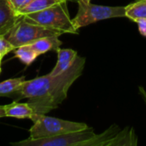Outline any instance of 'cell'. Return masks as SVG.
Returning <instances> with one entry per match:
<instances>
[{"label":"cell","mask_w":146,"mask_h":146,"mask_svg":"<svg viewBox=\"0 0 146 146\" xmlns=\"http://www.w3.org/2000/svg\"><path fill=\"white\" fill-rule=\"evenodd\" d=\"M85 63L86 58L77 56L73 65L59 75L48 74L25 80L20 90L21 99L28 98L35 114L46 115L66 99L70 86L82 74Z\"/></svg>","instance_id":"6da1fadb"},{"label":"cell","mask_w":146,"mask_h":146,"mask_svg":"<svg viewBox=\"0 0 146 146\" xmlns=\"http://www.w3.org/2000/svg\"><path fill=\"white\" fill-rule=\"evenodd\" d=\"M119 131L118 126L112 125L103 133L96 134L93 128L88 127L80 131L67 133L50 138L27 139L12 143L11 145L17 146H109L110 141Z\"/></svg>","instance_id":"7a4b0ae2"},{"label":"cell","mask_w":146,"mask_h":146,"mask_svg":"<svg viewBox=\"0 0 146 146\" xmlns=\"http://www.w3.org/2000/svg\"><path fill=\"white\" fill-rule=\"evenodd\" d=\"M67 2L63 0L43 10L25 15L22 18L30 23L57 30L62 33H78L70 18Z\"/></svg>","instance_id":"3957f363"},{"label":"cell","mask_w":146,"mask_h":146,"mask_svg":"<svg viewBox=\"0 0 146 146\" xmlns=\"http://www.w3.org/2000/svg\"><path fill=\"white\" fill-rule=\"evenodd\" d=\"M31 120L33 121V125L29 130L30 136L28 139H32L50 138L88 127L86 123L62 120L45 115L35 114Z\"/></svg>","instance_id":"277c9868"},{"label":"cell","mask_w":146,"mask_h":146,"mask_svg":"<svg viewBox=\"0 0 146 146\" xmlns=\"http://www.w3.org/2000/svg\"><path fill=\"white\" fill-rule=\"evenodd\" d=\"M78 12L75 17L72 19L74 26L77 30L98 21L115 17H126L125 7L104 6L91 3H85L80 0H78Z\"/></svg>","instance_id":"5b68a950"},{"label":"cell","mask_w":146,"mask_h":146,"mask_svg":"<svg viewBox=\"0 0 146 146\" xmlns=\"http://www.w3.org/2000/svg\"><path fill=\"white\" fill-rule=\"evenodd\" d=\"M62 32L50 29L40 25L30 23L22 16L11 30L5 35L15 48L24 44H31L34 41L47 36H61Z\"/></svg>","instance_id":"8992f818"},{"label":"cell","mask_w":146,"mask_h":146,"mask_svg":"<svg viewBox=\"0 0 146 146\" xmlns=\"http://www.w3.org/2000/svg\"><path fill=\"white\" fill-rule=\"evenodd\" d=\"M21 18L9 0H0V35H6Z\"/></svg>","instance_id":"52a82bcc"},{"label":"cell","mask_w":146,"mask_h":146,"mask_svg":"<svg viewBox=\"0 0 146 146\" xmlns=\"http://www.w3.org/2000/svg\"><path fill=\"white\" fill-rule=\"evenodd\" d=\"M57 52V62L54 68L50 71L49 74L52 76H56L63 72H65L67 69H68L73 63L74 62L78 54L77 51L72 50V49H60L58 48L56 50Z\"/></svg>","instance_id":"ba28073f"},{"label":"cell","mask_w":146,"mask_h":146,"mask_svg":"<svg viewBox=\"0 0 146 146\" xmlns=\"http://www.w3.org/2000/svg\"><path fill=\"white\" fill-rule=\"evenodd\" d=\"M5 116L14 117L17 119H32L35 115L33 108L28 103L13 102L9 104L4 105Z\"/></svg>","instance_id":"9c48e42d"},{"label":"cell","mask_w":146,"mask_h":146,"mask_svg":"<svg viewBox=\"0 0 146 146\" xmlns=\"http://www.w3.org/2000/svg\"><path fill=\"white\" fill-rule=\"evenodd\" d=\"M25 80V77L22 76L20 78H13L0 82V97H15L17 99H21L20 90Z\"/></svg>","instance_id":"30bf717a"},{"label":"cell","mask_w":146,"mask_h":146,"mask_svg":"<svg viewBox=\"0 0 146 146\" xmlns=\"http://www.w3.org/2000/svg\"><path fill=\"white\" fill-rule=\"evenodd\" d=\"M62 44V42L58 38V36H47L37 39L31 44L32 47L38 55L46 53L50 50H56Z\"/></svg>","instance_id":"8fae6325"},{"label":"cell","mask_w":146,"mask_h":146,"mask_svg":"<svg viewBox=\"0 0 146 146\" xmlns=\"http://www.w3.org/2000/svg\"><path fill=\"white\" fill-rule=\"evenodd\" d=\"M137 144V136L133 129L126 127L123 131H119L117 133V134L110 141L109 146H135Z\"/></svg>","instance_id":"7c38bea8"},{"label":"cell","mask_w":146,"mask_h":146,"mask_svg":"<svg viewBox=\"0 0 146 146\" xmlns=\"http://www.w3.org/2000/svg\"><path fill=\"white\" fill-rule=\"evenodd\" d=\"M126 17L133 21L139 19H146V0H137L125 7Z\"/></svg>","instance_id":"4fadbf2b"},{"label":"cell","mask_w":146,"mask_h":146,"mask_svg":"<svg viewBox=\"0 0 146 146\" xmlns=\"http://www.w3.org/2000/svg\"><path fill=\"white\" fill-rule=\"evenodd\" d=\"M62 1H63V0H33L27 5H26L24 8L18 10L16 12V14L20 16H23L27 14L43 10V9L49 8V7L54 5L59 2H62Z\"/></svg>","instance_id":"5bb4252c"},{"label":"cell","mask_w":146,"mask_h":146,"mask_svg":"<svg viewBox=\"0 0 146 146\" xmlns=\"http://www.w3.org/2000/svg\"><path fill=\"white\" fill-rule=\"evenodd\" d=\"M15 56L25 65H30L39 55L32 47L31 44H24L14 50Z\"/></svg>","instance_id":"9a60e30c"},{"label":"cell","mask_w":146,"mask_h":146,"mask_svg":"<svg viewBox=\"0 0 146 146\" xmlns=\"http://www.w3.org/2000/svg\"><path fill=\"white\" fill-rule=\"evenodd\" d=\"M15 49V48L8 40L5 35H0V56L2 57H3L10 51H14Z\"/></svg>","instance_id":"2e32d148"},{"label":"cell","mask_w":146,"mask_h":146,"mask_svg":"<svg viewBox=\"0 0 146 146\" xmlns=\"http://www.w3.org/2000/svg\"><path fill=\"white\" fill-rule=\"evenodd\" d=\"M9 1L11 7L16 13L18 10L24 8L26 5H27L29 3H31L33 0H9Z\"/></svg>","instance_id":"e0dca14e"},{"label":"cell","mask_w":146,"mask_h":146,"mask_svg":"<svg viewBox=\"0 0 146 146\" xmlns=\"http://www.w3.org/2000/svg\"><path fill=\"white\" fill-rule=\"evenodd\" d=\"M137 24L139 26V33L143 35L146 37V19L144 18V19H139L137 21Z\"/></svg>","instance_id":"ac0fdd59"},{"label":"cell","mask_w":146,"mask_h":146,"mask_svg":"<svg viewBox=\"0 0 146 146\" xmlns=\"http://www.w3.org/2000/svg\"><path fill=\"white\" fill-rule=\"evenodd\" d=\"M139 92H140V94H141L142 98H144V100L145 101V103H146V92L145 91V89H144L142 86H140V87H139Z\"/></svg>","instance_id":"d6986e66"},{"label":"cell","mask_w":146,"mask_h":146,"mask_svg":"<svg viewBox=\"0 0 146 146\" xmlns=\"http://www.w3.org/2000/svg\"><path fill=\"white\" fill-rule=\"evenodd\" d=\"M5 117V111H4V105L0 106V118Z\"/></svg>","instance_id":"ffe728a7"},{"label":"cell","mask_w":146,"mask_h":146,"mask_svg":"<svg viewBox=\"0 0 146 146\" xmlns=\"http://www.w3.org/2000/svg\"><path fill=\"white\" fill-rule=\"evenodd\" d=\"M80 1H81L82 3H91V0H80Z\"/></svg>","instance_id":"44dd1931"},{"label":"cell","mask_w":146,"mask_h":146,"mask_svg":"<svg viewBox=\"0 0 146 146\" xmlns=\"http://www.w3.org/2000/svg\"><path fill=\"white\" fill-rule=\"evenodd\" d=\"M2 58H3V57H2V56H0V65H1V60H2Z\"/></svg>","instance_id":"7402d4cb"},{"label":"cell","mask_w":146,"mask_h":146,"mask_svg":"<svg viewBox=\"0 0 146 146\" xmlns=\"http://www.w3.org/2000/svg\"><path fill=\"white\" fill-rule=\"evenodd\" d=\"M0 72H1V65H0Z\"/></svg>","instance_id":"603a6c76"},{"label":"cell","mask_w":146,"mask_h":146,"mask_svg":"<svg viewBox=\"0 0 146 146\" xmlns=\"http://www.w3.org/2000/svg\"><path fill=\"white\" fill-rule=\"evenodd\" d=\"M67 1H68V0H67Z\"/></svg>","instance_id":"cb8c5ba5"}]
</instances>
